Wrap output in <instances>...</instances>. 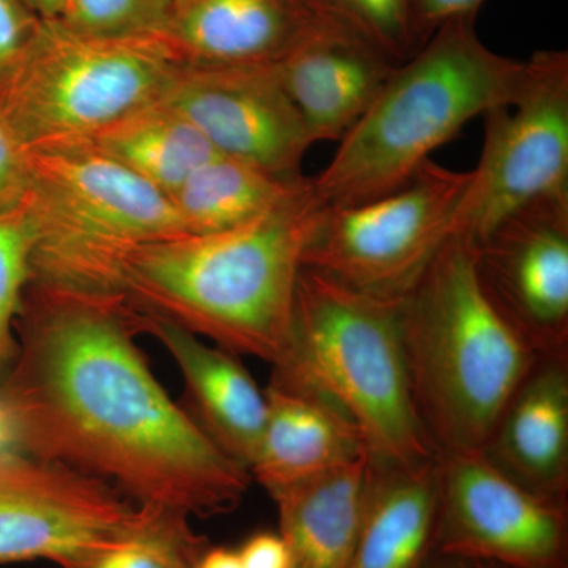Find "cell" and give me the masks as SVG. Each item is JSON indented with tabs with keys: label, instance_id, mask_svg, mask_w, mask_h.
I'll return each mask as SVG.
<instances>
[{
	"label": "cell",
	"instance_id": "obj_7",
	"mask_svg": "<svg viewBox=\"0 0 568 568\" xmlns=\"http://www.w3.org/2000/svg\"><path fill=\"white\" fill-rule=\"evenodd\" d=\"M182 67L163 39H95L41 20L20 65L0 82V115L24 152L84 145L163 100Z\"/></svg>",
	"mask_w": 568,
	"mask_h": 568
},
{
	"label": "cell",
	"instance_id": "obj_2",
	"mask_svg": "<svg viewBox=\"0 0 568 568\" xmlns=\"http://www.w3.org/2000/svg\"><path fill=\"white\" fill-rule=\"evenodd\" d=\"M323 207L304 178L253 222L140 245L123 261V298L138 315L275 365L290 345L298 274Z\"/></svg>",
	"mask_w": 568,
	"mask_h": 568
},
{
	"label": "cell",
	"instance_id": "obj_15",
	"mask_svg": "<svg viewBox=\"0 0 568 568\" xmlns=\"http://www.w3.org/2000/svg\"><path fill=\"white\" fill-rule=\"evenodd\" d=\"M396 65L346 26L306 41L276 69L315 144L342 141L375 102Z\"/></svg>",
	"mask_w": 568,
	"mask_h": 568
},
{
	"label": "cell",
	"instance_id": "obj_3",
	"mask_svg": "<svg viewBox=\"0 0 568 568\" xmlns=\"http://www.w3.org/2000/svg\"><path fill=\"white\" fill-rule=\"evenodd\" d=\"M399 315L414 402L437 455L485 452L540 355L489 301L473 242L452 235Z\"/></svg>",
	"mask_w": 568,
	"mask_h": 568
},
{
	"label": "cell",
	"instance_id": "obj_20",
	"mask_svg": "<svg viewBox=\"0 0 568 568\" xmlns=\"http://www.w3.org/2000/svg\"><path fill=\"white\" fill-rule=\"evenodd\" d=\"M368 452L272 496L294 568H349L372 481Z\"/></svg>",
	"mask_w": 568,
	"mask_h": 568
},
{
	"label": "cell",
	"instance_id": "obj_18",
	"mask_svg": "<svg viewBox=\"0 0 568 568\" xmlns=\"http://www.w3.org/2000/svg\"><path fill=\"white\" fill-rule=\"evenodd\" d=\"M260 447L248 473L278 495L366 454L364 437L334 406L305 392L272 384Z\"/></svg>",
	"mask_w": 568,
	"mask_h": 568
},
{
	"label": "cell",
	"instance_id": "obj_8",
	"mask_svg": "<svg viewBox=\"0 0 568 568\" xmlns=\"http://www.w3.org/2000/svg\"><path fill=\"white\" fill-rule=\"evenodd\" d=\"M469 173L422 164L396 192L353 205H324L304 267L351 290L402 301L455 234Z\"/></svg>",
	"mask_w": 568,
	"mask_h": 568
},
{
	"label": "cell",
	"instance_id": "obj_5",
	"mask_svg": "<svg viewBox=\"0 0 568 568\" xmlns=\"http://www.w3.org/2000/svg\"><path fill=\"white\" fill-rule=\"evenodd\" d=\"M272 384L324 399L353 422L379 465L439 458L418 417L399 301L373 297L302 265L293 331Z\"/></svg>",
	"mask_w": 568,
	"mask_h": 568
},
{
	"label": "cell",
	"instance_id": "obj_30",
	"mask_svg": "<svg viewBox=\"0 0 568 568\" xmlns=\"http://www.w3.org/2000/svg\"><path fill=\"white\" fill-rule=\"evenodd\" d=\"M237 552L244 568H294L291 549L280 534H254Z\"/></svg>",
	"mask_w": 568,
	"mask_h": 568
},
{
	"label": "cell",
	"instance_id": "obj_21",
	"mask_svg": "<svg viewBox=\"0 0 568 568\" xmlns=\"http://www.w3.org/2000/svg\"><path fill=\"white\" fill-rule=\"evenodd\" d=\"M84 145L170 197L197 168L219 155L200 130L163 100L125 115Z\"/></svg>",
	"mask_w": 568,
	"mask_h": 568
},
{
	"label": "cell",
	"instance_id": "obj_32",
	"mask_svg": "<svg viewBox=\"0 0 568 568\" xmlns=\"http://www.w3.org/2000/svg\"><path fill=\"white\" fill-rule=\"evenodd\" d=\"M20 454L21 450L20 446H18L17 429H14L9 409H7L2 398H0V459Z\"/></svg>",
	"mask_w": 568,
	"mask_h": 568
},
{
	"label": "cell",
	"instance_id": "obj_9",
	"mask_svg": "<svg viewBox=\"0 0 568 568\" xmlns=\"http://www.w3.org/2000/svg\"><path fill=\"white\" fill-rule=\"evenodd\" d=\"M484 118V149L455 220V234L473 244L529 205L568 197V52H536L514 102Z\"/></svg>",
	"mask_w": 568,
	"mask_h": 568
},
{
	"label": "cell",
	"instance_id": "obj_6",
	"mask_svg": "<svg viewBox=\"0 0 568 568\" xmlns=\"http://www.w3.org/2000/svg\"><path fill=\"white\" fill-rule=\"evenodd\" d=\"M26 160L29 283L123 297L122 265L134 248L189 234L168 194L88 145L28 151Z\"/></svg>",
	"mask_w": 568,
	"mask_h": 568
},
{
	"label": "cell",
	"instance_id": "obj_33",
	"mask_svg": "<svg viewBox=\"0 0 568 568\" xmlns=\"http://www.w3.org/2000/svg\"><path fill=\"white\" fill-rule=\"evenodd\" d=\"M43 21L59 20L65 0H22Z\"/></svg>",
	"mask_w": 568,
	"mask_h": 568
},
{
	"label": "cell",
	"instance_id": "obj_31",
	"mask_svg": "<svg viewBox=\"0 0 568 568\" xmlns=\"http://www.w3.org/2000/svg\"><path fill=\"white\" fill-rule=\"evenodd\" d=\"M196 568H244L241 556L230 548H205L197 559Z\"/></svg>",
	"mask_w": 568,
	"mask_h": 568
},
{
	"label": "cell",
	"instance_id": "obj_10",
	"mask_svg": "<svg viewBox=\"0 0 568 568\" xmlns=\"http://www.w3.org/2000/svg\"><path fill=\"white\" fill-rule=\"evenodd\" d=\"M566 504L538 496L484 452L439 457L435 552L511 568L567 567Z\"/></svg>",
	"mask_w": 568,
	"mask_h": 568
},
{
	"label": "cell",
	"instance_id": "obj_17",
	"mask_svg": "<svg viewBox=\"0 0 568 568\" xmlns=\"http://www.w3.org/2000/svg\"><path fill=\"white\" fill-rule=\"evenodd\" d=\"M566 358L538 357L484 452L523 487L564 504L568 484Z\"/></svg>",
	"mask_w": 568,
	"mask_h": 568
},
{
	"label": "cell",
	"instance_id": "obj_35",
	"mask_svg": "<svg viewBox=\"0 0 568 568\" xmlns=\"http://www.w3.org/2000/svg\"><path fill=\"white\" fill-rule=\"evenodd\" d=\"M477 568H511L506 566H497V564H489V562H476ZM568 568V567H564Z\"/></svg>",
	"mask_w": 568,
	"mask_h": 568
},
{
	"label": "cell",
	"instance_id": "obj_34",
	"mask_svg": "<svg viewBox=\"0 0 568 568\" xmlns=\"http://www.w3.org/2000/svg\"><path fill=\"white\" fill-rule=\"evenodd\" d=\"M425 568H477L476 562L470 560L450 558V556L437 555L429 558Z\"/></svg>",
	"mask_w": 568,
	"mask_h": 568
},
{
	"label": "cell",
	"instance_id": "obj_24",
	"mask_svg": "<svg viewBox=\"0 0 568 568\" xmlns=\"http://www.w3.org/2000/svg\"><path fill=\"white\" fill-rule=\"evenodd\" d=\"M174 6L173 0H65L55 21L95 39L164 40Z\"/></svg>",
	"mask_w": 568,
	"mask_h": 568
},
{
	"label": "cell",
	"instance_id": "obj_11",
	"mask_svg": "<svg viewBox=\"0 0 568 568\" xmlns=\"http://www.w3.org/2000/svg\"><path fill=\"white\" fill-rule=\"evenodd\" d=\"M141 506L108 481L28 455L0 459V564L63 566L103 547Z\"/></svg>",
	"mask_w": 568,
	"mask_h": 568
},
{
	"label": "cell",
	"instance_id": "obj_37",
	"mask_svg": "<svg viewBox=\"0 0 568 568\" xmlns=\"http://www.w3.org/2000/svg\"><path fill=\"white\" fill-rule=\"evenodd\" d=\"M194 568H196V567H194Z\"/></svg>",
	"mask_w": 568,
	"mask_h": 568
},
{
	"label": "cell",
	"instance_id": "obj_12",
	"mask_svg": "<svg viewBox=\"0 0 568 568\" xmlns=\"http://www.w3.org/2000/svg\"><path fill=\"white\" fill-rule=\"evenodd\" d=\"M213 151L278 175L298 178L312 138L276 65H183L163 97Z\"/></svg>",
	"mask_w": 568,
	"mask_h": 568
},
{
	"label": "cell",
	"instance_id": "obj_1",
	"mask_svg": "<svg viewBox=\"0 0 568 568\" xmlns=\"http://www.w3.org/2000/svg\"><path fill=\"white\" fill-rule=\"evenodd\" d=\"M0 383L22 455L108 481L138 506L209 518L234 510L248 469L152 375L123 297L28 283Z\"/></svg>",
	"mask_w": 568,
	"mask_h": 568
},
{
	"label": "cell",
	"instance_id": "obj_19",
	"mask_svg": "<svg viewBox=\"0 0 568 568\" xmlns=\"http://www.w3.org/2000/svg\"><path fill=\"white\" fill-rule=\"evenodd\" d=\"M437 504L439 458L414 466L373 462L349 568H425L435 552Z\"/></svg>",
	"mask_w": 568,
	"mask_h": 568
},
{
	"label": "cell",
	"instance_id": "obj_29",
	"mask_svg": "<svg viewBox=\"0 0 568 568\" xmlns=\"http://www.w3.org/2000/svg\"><path fill=\"white\" fill-rule=\"evenodd\" d=\"M484 0H410L414 24L422 43L440 26L457 18H476Z\"/></svg>",
	"mask_w": 568,
	"mask_h": 568
},
{
	"label": "cell",
	"instance_id": "obj_13",
	"mask_svg": "<svg viewBox=\"0 0 568 568\" xmlns=\"http://www.w3.org/2000/svg\"><path fill=\"white\" fill-rule=\"evenodd\" d=\"M478 280L538 355L567 357L568 197L508 216L474 244Z\"/></svg>",
	"mask_w": 568,
	"mask_h": 568
},
{
	"label": "cell",
	"instance_id": "obj_4",
	"mask_svg": "<svg viewBox=\"0 0 568 568\" xmlns=\"http://www.w3.org/2000/svg\"><path fill=\"white\" fill-rule=\"evenodd\" d=\"M474 20L446 22L395 67L332 162L312 179L323 205L361 204L396 192L467 122L514 102L525 62L489 50Z\"/></svg>",
	"mask_w": 568,
	"mask_h": 568
},
{
	"label": "cell",
	"instance_id": "obj_28",
	"mask_svg": "<svg viewBox=\"0 0 568 568\" xmlns=\"http://www.w3.org/2000/svg\"><path fill=\"white\" fill-rule=\"evenodd\" d=\"M28 185L29 168L24 149L0 115V212L18 207L28 192Z\"/></svg>",
	"mask_w": 568,
	"mask_h": 568
},
{
	"label": "cell",
	"instance_id": "obj_27",
	"mask_svg": "<svg viewBox=\"0 0 568 568\" xmlns=\"http://www.w3.org/2000/svg\"><path fill=\"white\" fill-rule=\"evenodd\" d=\"M40 22L22 0H0V82L20 65L39 32Z\"/></svg>",
	"mask_w": 568,
	"mask_h": 568
},
{
	"label": "cell",
	"instance_id": "obj_36",
	"mask_svg": "<svg viewBox=\"0 0 568 568\" xmlns=\"http://www.w3.org/2000/svg\"><path fill=\"white\" fill-rule=\"evenodd\" d=\"M174 3L182 2V0H173Z\"/></svg>",
	"mask_w": 568,
	"mask_h": 568
},
{
	"label": "cell",
	"instance_id": "obj_14",
	"mask_svg": "<svg viewBox=\"0 0 568 568\" xmlns=\"http://www.w3.org/2000/svg\"><path fill=\"white\" fill-rule=\"evenodd\" d=\"M346 26L331 0H182L164 40L183 65H276Z\"/></svg>",
	"mask_w": 568,
	"mask_h": 568
},
{
	"label": "cell",
	"instance_id": "obj_25",
	"mask_svg": "<svg viewBox=\"0 0 568 568\" xmlns=\"http://www.w3.org/2000/svg\"><path fill=\"white\" fill-rule=\"evenodd\" d=\"M33 233L22 204L0 212V383L17 353L14 317L31 280Z\"/></svg>",
	"mask_w": 568,
	"mask_h": 568
},
{
	"label": "cell",
	"instance_id": "obj_23",
	"mask_svg": "<svg viewBox=\"0 0 568 568\" xmlns=\"http://www.w3.org/2000/svg\"><path fill=\"white\" fill-rule=\"evenodd\" d=\"M207 548L189 517L166 508L141 506V515L121 536L62 568H194Z\"/></svg>",
	"mask_w": 568,
	"mask_h": 568
},
{
	"label": "cell",
	"instance_id": "obj_16",
	"mask_svg": "<svg viewBox=\"0 0 568 568\" xmlns=\"http://www.w3.org/2000/svg\"><path fill=\"white\" fill-rule=\"evenodd\" d=\"M134 325L138 334L155 336L173 355L185 379L190 417L220 450L248 469L263 436L267 402L237 355L156 317L134 313Z\"/></svg>",
	"mask_w": 568,
	"mask_h": 568
},
{
	"label": "cell",
	"instance_id": "obj_26",
	"mask_svg": "<svg viewBox=\"0 0 568 568\" xmlns=\"http://www.w3.org/2000/svg\"><path fill=\"white\" fill-rule=\"evenodd\" d=\"M332 6L392 62L407 61L422 47L410 0H331Z\"/></svg>",
	"mask_w": 568,
	"mask_h": 568
},
{
	"label": "cell",
	"instance_id": "obj_22",
	"mask_svg": "<svg viewBox=\"0 0 568 568\" xmlns=\"http://www.w3.org/2000/svg\"><path fill=\"white\" fill-rule=\"evenodd\" d=\"M304 181L278 178L216 155L196 171L171 196L189 234H213L253 222L286 200Z\"/></svg>",
	"mask_w": 568,
	"mask_h": 568
}]
</instances>
